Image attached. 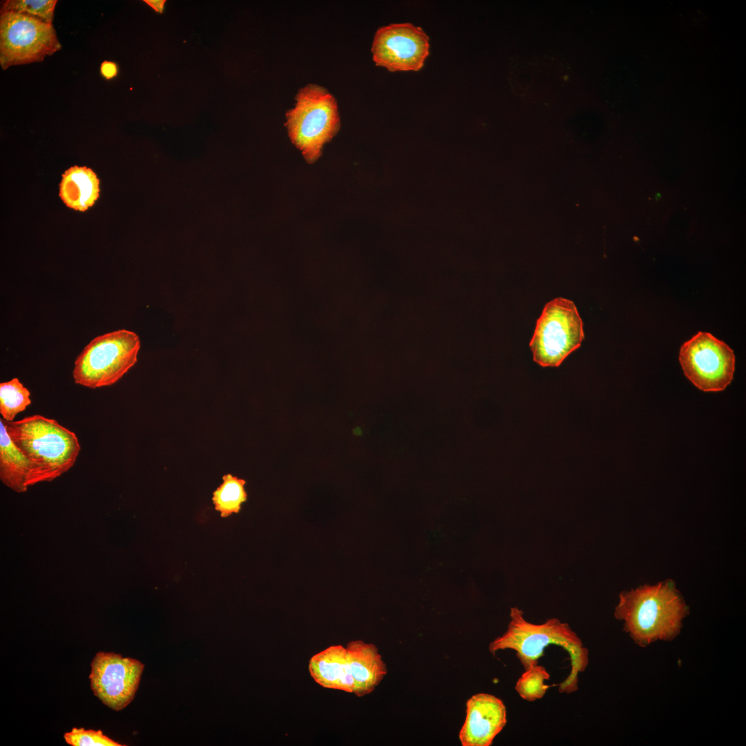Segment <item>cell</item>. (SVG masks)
Segmentation results:
<instances>
[{
  "label": "cell",
  "instance_id": "25",
  "mask_svg": "<svg viewBox=\"0 0 746 746\" xmlns=\"http://www.w3.org/2000/svg\"><path fill=\"white\" fill-rule=\"evenodd\" d=\"M661 197H662L661 193H657L656 195H655V200L656 201H658L659 199L661 198Z\"/></svg>",
  "mask_w": 746,
  "mask_h": 746
},
{
  "label": "cell",
  "instance_id": "15",
  "mask_svg": "<svg viewBox=\"0 0 746 746\" xmlns=\"http://www.w3.org/2000/svg\"><path fill=\"white\" fill-rule=\"evenodd\" d=\"M99 180L86 166H74L65 171L59 184V196L66 205L84 211L98 199Z\"/></svg>",
  "mask_w": 746,
  "mask_h": 746
},
{
  "label": "cell",
  "instance_id": "9",
  "mask_svg": "<svg viewBox=\"0 0 746 746\" xmlns=\"http://www.w3.org/2000/svg\"><path fill=\"white\" fill-rule=\"evenodd\" d=\"M679 361L685 376L704 392L723 391L734 378V351L709 332H699L686 341Z\"/></svg>",
  "mask_w": 746,
  "mask_h": 746
},
{
  "label": "cell",
  "instance_id": "19",
  "mask_svg": "<svg viewBox=\"0 0 746 746\" xmlns=\"http://www.w3.org/2000/svg\"><path fill=\"white\" fill-rule=\"evenodd\" d=\"M30 391L17 378L0 383V414L6 421H13L16 415L31 403Z\"/></svg>",
  "mask_w": 746,
  "mask_h": 746
},
{
  "label": "cell",
  "instance_id": "5",
  "mask_svg": "<svg viewBox=\"0 0 746 746\" xmlns=\"http://www.w3.org/2000/svg\"><path fill=\"white\" fill-rule=\"evenodd\" d=\"M140 348L133 332L119 329L94 338L76 358V384L95 389L117 382L136 363Z\"/></svg>",
  "mask_w": 746,
  "mask_h": 746
},
{
  "label": "cell",
  "instance_id": "12",
  "mask_svg": "<svg viewBox=\"0 0 746 746\" xmlns=\"http://www.w3.org/2000/svg\"><path fill=\"white\" fill-rule=\"evenodd\" d=\"M506 723L504 702L488 694L473 695L466 703V718L459 732L463 746H489Z\"/></svg>",
  "mask_w": 746,
  "mask_h": 746
},
{
  "label": "cell",
  "instance_id": "2",
  "mask_svg": "<svg viewBox=\"0 0 746 746\" xmlns=\"http://www.w3.org/2000/svg\"><path fill=\"white\" fill-rule=\"evenodd\" d=\"M688 613L674 583L667 581L621 593L615 617L624 621V631L644 647L657 640L675 638Z\"/></svg>",
  "mask_w": 746,
  "mask_h": 746
},
{
  "label": "cell",
  "instance_id": "4",
  "mask_svg": "<svg viewBox=\"0 0 746 746\" xmlns=\"http://www.w3.org/2000/svg\"><path fill=\"white\" fill-rule=\"evenodd\" d=\"M295 99V106L286 113L285 126L291 142L312 164L340 128L337 102L325 88L313 84L301 88Z\"/></svg>",
  "mask_w": 746,
  "mask_h": 746
},
{
  "label": "cell",
  "instance_id": "17",
  "mask_svg": "<svg viewBox=\"0 0 746 746\" xmlns=\"http://www.w3.org/2000/svg\"><path fill=\"white\" fill-rule=\"evenodd\" d=\"M633 70L626 64L611 65L604 75L602 93L611 108H626L634 89Z\"/></svg>",
  "mask_w": 746,
  "mask_h": 746
},
{
  "label": "cell",
  "instance_id": "14",
  "mask_svg": "<svg viewBox=\"0 0 746 746\" xmlns=\"http://www.w3.org/2000/svg\"><path fill=\"white\" fill-rule=\"evenodd\" d=\"M309 671L323 687L353 694L354 680L343 646L332 645L314 655L309 662Z\"/></svg>",
  "mask_w": 746,
  "mask_h": 746
},
{
  "label": "cell",
  "instance_id": "24",
  "mask_svg": "<svg viewBox=\"0 0 746 746\" xmlns=\"http://www.w3.org/2000/svg\"><path fill=\"white\" fill-rule=\"evenodd\" d=\"M144 1L156 12L163 13L166 3L165 0H144Z\"/></svg>",
  "mask_w": 746,
  "mask_h": 746
},
{
  "label": "cell",
  "instance_id": "3",
  "mask_svg": "<svg viewBox=\"0 0 746 746\" xmlns=\"http://www.w3.org/2000/svg\"><path fill=\"white\" fill-rule=\"evenodd\" d=\"M3 421L10 437L30 463L28 486L51 481L75 463L81 450L79 439L55 419L35 414Z\"/></svg>",
  "mask_w": 746,
  "mask_h": 746
},
{
  "label": "cell",
  "instance_id": "23",
  "mask_svg": "<svg viewBox=\"0 0 746 746\" xmlns=\"http://www.w3.org/2000/svg\"><path fill=\"white\" fill-rule=\"evenodd\" d=\"M100 73L106 79H111L117 76L118 66L113 61H104L100 65Z\"/></svg>",
  "mask_w": 746,
  "mask_h": 746
},
{
  "label": "cell",
  "instance_id": "18",
  "mask_svg": "<svg viewBox=\"0 0 746 746\" xmlns=\"http://www.w3.org/2000/svg\"><path fill=\"white\" fill-rule=\"evenodd\" d=\"M222 483L213 492L212 501L215 510L222 517L238 513L242 503L247 499L245 490V480L231 474L222 477Z\"/></svg>",
  "mask_w": 746,
  "mask_h": 746
},
{
  "label": "cell",
  "instance_id": "6",
  "mask_svg": "<svg viewBox=\"0 0 746 746\" xmlns=\"http://www.w3.org/2000/svg\"><path fill=\"white\" fill-rule=\"evenodd\" d=\"M583 323L574 303L556 298L544 307L530 343L533 360L542 367H557L579 348Z\"/></svg>",
  "mask_w": 746,
  "mask_h": 746
},
{
  "label": "cell",
  "instance_id": "10",
  "mask_svg": "<svg viewBox=\"0 0 746 746\" xmlns=\"http://www.w3.org/2000/svg\"><path fill=\"white\" fill-rule=\"evenodd\" d=\"M90 666V689L104 705L121 711L132 702L144 664L121 654L99 651L93 658Z\"/></svg>",
  "mask_w": 746,
  "mask_h": 746
},
{
  "label": "cell",
  "instance_id": "22",
  "mask_svg": "<svg viewBox=\"0 0 746 746\" xmlns=\"http://www.w3.org/2000/svg\"><path fill=\"white\" fill-rule=\"evenodd\" d=\"M64 738L66 743L73 746L124 745L104 735L101 730L85 729L84 727H73L64 734Z\"/></svg>",
  "mask_w": 746,
  "mask_h": 746
},
{
  "label": "cell",
  "instance_id": "7",
  "mask_svg": "<svg viewBox=\"0 0 746 746\" xmlns=\"http://www.w3.org/2000/svg\"><path fill=\"white\" fill-rule=\"evenodd\" d=\"M61 48L52 24L24 14L1 13L0 65L3 70L42 61Z\"/></svg>",
  "mask_w": 746,
  "mask_h": 746
},
{
  "label": "cell",
  "instance_id": "20",
  "mask_svg": "<svg viewBox=\"0 0 746 746\" xmlns=\"http://www.w3.org/2000/svg\"><path fill=\"white\" fill-rule=\"evenodd\" d=\"M550 678L546 669L541 665H535L525 670L518 679L515 690L521 698L528 701L542 698L551 687L544 681Z\"/></svg>",
  "mask_w": 746,
  "mask_h": 746
},
{
  "label": "cell",
  "instance_id": "11",
  "mask_svg": "<svg viewBox=\"0 0 746 746\" xmlns=\"http://www.w3.org/2000/svg\"><path fill=\"white\" fill-rule=\"evenodd\" d=\"M429 37L412 23H393L375 33L371 51L376 66L391 72L417 71L429 55Z\"/></svg>",
  "mask_w": 746,
  "mask_h": 746
},
{
  "label": "cell",
  "instance_id": "8",
  "mask_svg": "<svg viewBox=\"0 0 746 746\" xmlns=\"http://www.w3.org/2000/svg\"><path fill=\"white\" fill-rule=\"evenodd\" d=\"M571 77L566 59L555 50L519 54L514 58L510 82L520 99L549 104L565 90Z\"/></svg>",
  "mask_w": 746,
  "mask_h": 746
},
{
  "label": "cell",
  "instance_id": "1",
  "mask_svg": "<svg viewBox=\"0 0 746 746\" xmlns=\"http://www.w3.org/2000/svg\"><path fill=\"white\" fill-rule=\"evenodd\" d=\"M510 621L507 631L494 640L489 651L494 655L503 649H513L526 670L538 664L544 649L550 644L562 647L571 658V671L558 685L560 693L571 694L577 690L578 674L584 671L589 664V652L581 639L567 623L551 618L541 624L526 620L524 613L517 607L510 609Z\"/></svg>",
  "mask_w": 746,
  "mask_h": 746
},
{
  "label": "cell",
  "instance_id": "21",
  "mask_svg": "<svg viewBox=\"0 0 746 746\" xmlns=\"http://www.w3.org/2000/svg\"><path fill=\"white\" fill-rule=\"evenodd\" d=\"M57 0H7L0 12H13L27 15L52 24Z\"/></svg>",
  "mask_w": 746,
  "mask_h": 746
},
{
  "label": "cell",
  "instance_id": "13",
  "mask_svg": "<svg viewBox=\"0 0 746 746\" xmlns=\"http://www.w3.org/2000/svg\"><path fill=\"white\" fill-rule=\"evenodd\" d=\"M345 648L354 680L353 694L358 697L370 694L387 674L386 664L377 647L362 640H352Z\"/></svg>",
  "mask_w": 746,
  "mask_h": 746
},
{
  "label": "cell",
  "instance_id": "16",
  "mask_svg": "<svg viewBox=\"0 0 746 746\" xmlns=\"http://www.w3.org/2000/svg\"><path fill=\"white\" fill-rule=\"evenodd\" d=\"M30 463L15 444L7 432L4 421L0 419V479L1 482L17 492L28 489Z\"/></svg>",
  "mask_w": 746,
  "mask_h": 746
}]
</instances>
